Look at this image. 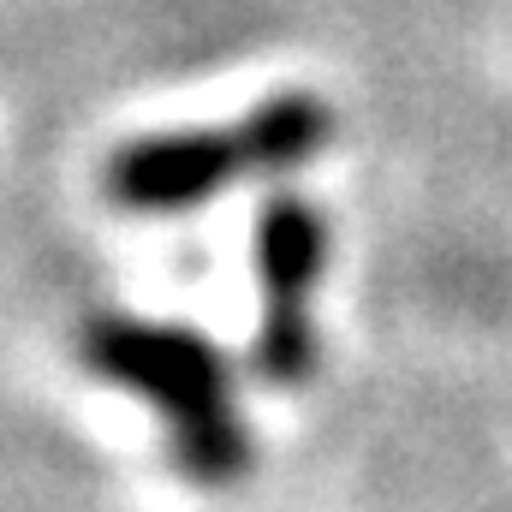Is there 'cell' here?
Listing matches in <instances>:
<instances>
[{
  "label": "cell",
  "instance_id": "cell-2",
  "mask_svg": "<svg viewBox=\"0 0 512 512\" xmlns=\"http://www.w3.org/2000/svg\"><path fill=\"white\" fill-rule=\"evenodd\" d=\"M328 131H334V120L316 96H274L233 126L167 131V137L126 143L108 161V191L126 209L173 215V209H191V203L239 185V179L304 167L328 143Z\"/></svg>",
  "mask_w": 512,
  "mask_h": 512
},
{
  "label": "cell",
  "instance_id": "cell-1",
  "mask_svg": "<svg viewBox=\"0 0 512 512\" xmlns=\"http://www.w3.org/2000/svg\"><path fill=\"white\" fill-rule=\"evenodd\" d=\"M84 364L108 382L143 393L173 423L179 465L197 483H233L251 465V441H245V423L233 411L227 364L203 334L102 316L84 328Z\"/></svg>",
  "mask_w": 512,
  "mask_h": 512
},
{
  "label": "cell",
  "instance_id": "cell-3",
  "mask_svg": "<svg viewBox=\"0 0 512 512\" xmlns=\"http://www.w3.org/2000/svg\"><path fill=\"white\" fill-rule=\"evenodd\" d=\"M256 256H262V334H256V370L268 382H304L316 364V322L310 292L328 268V227L322 215L280 191L262 203L256 221Z\"/></svg>",
  "mask_w": 512,
  "mask_h": 512
}]
</instances>
